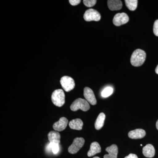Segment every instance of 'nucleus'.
<instances>
[{"label":"nucleus","instance_id":"bb28decb","mask_svg":"<svg viewBox=\"0 0 158 158\" xmlns=\"http://www.w3.org/2000/svg\"><path fill=\"white\" fill-rule=\"evenodd\" d=\"M93 158H100L99 157L96 156V157H94Z\"/></svg>","mask_w":158,"mask_h":158},{"label":"nucleus","instance_id":"f03ea898","mask_svg":"<svg viewBox=\"0 0 158 158\" xmlns=\"http://www.w3.org/2000/svg\"><path fill=\"white\" fill-rule=\"evenodd\" d=\"M52 100L55 106L61 107L65 102V95L64 91L62 89H57L53 92Z\"/></svg>","mask_w":158,"mask_h":158},{"label":"nucleus","instance_id":"ddd939ff","mask_svg":"<svg viewBox=\"0 0 158 158\" xmlns=\"http://www.w3.org/2000/svg\"><path fill=\"white\" fill-rule=\"evenodd\" d=\"M142 152L144 156L148 158H152L155 154V150L152 144H148L143 147Z\"/></svg>","mask_w":158,"mask_h":158},{"label":"nucleus","instance_id":"aec40b11","mask_svg":"<svg viewBox=\"0 0 158 158\" xmlns=\"http://www.w3.org/2000/svg\"><path fill=\"white\" fill-rule=\"evenodd\" d=\"M113 92V88L111 87H107L105 88L102 91L101 95L103 98H107L112 95Z\"/></svg>","mask_w":158,"mask_h":158},{"label":"nucleus","instance_id":"2eb2a0df","mask_svg":"<svg viewBox=\"0 0 158 158\" xmlns=\"http://www.w3.org/2000/svg\"><path fill=\"white\" fill-rule=\"evenodd\" d=\"M48 138L50 143L59 144L61 136L58 132L52 131L49 133Z\"/></svg>","mask_w":158,"mask_h":158},{"label":"nucleus","instance_id":"f257e3e1","mask_svg":"<svg viewBox=\"0 0 158 158\" xmlns=\"http://www.w3.org/2000/svg\"><path fill=\"white\" fill-rule=\"evenodd\" d=\"M146 54L145 52L140 49L134 51L131 58V65L136 67L143 65L146 59Z\"/></svg>","mask_w":158,"mask_h":158},{"label":"nucleus","instance_id":"393cba45","mask_svg":"<svg viewBox=\"0 0 158 158\" xmlns=\"http://www.w3.org/2000/svg\"><path fill=\"white\" fill-rule=\"evenodd\" d=\"M155 71L156 73L158 74V65L157 66L156 68V69Z\"/></svg>","mask_w":158,"mask_h":158},{"label":"nucleus","instance_id":"7ed1b4c3","mask_svg":"<svg viewBox=\"0 0 158 158\" xmlns=\"http://www.w3.org/2000/svg\"><path fill=\"white\" fill-rule=\"evenodd\" d=\"M90 108V105L86 100L81 98L77 99L75 100L70 106L71 110L73 111H76L78 110L82 111H88Z\"/></svg>","mask_w":158,"mask_h":158},{"label":"nucleus","instance_id":"6ab92c4d","mask_svg":"<svg viewBox=\"0 0 158 158\" xmlns=\"http://www.w3.org/2000/svg\"><path fill=\"white\" fill-rule=\"evenodd\" d=\"M47 149L48 151H52L55 154L58 153L59 150V144L56 143H49L47 147Z\"/></svg>","mask_w":158,"mask_h":158},{"label":"nucleus","instance_id":"b1692460","mask_svg":"<svg viewBox=\"0 0 158 158\" xmlns=\"http://www.w3.org/2000/svg\"><path fill=\"white\" fill-rule=\"evenodd\" d=\"M124 158H138V157L136 155L134 154H130Z\"/></svg>","mask_w":158,"mask_h":158},{"label":"nucleus","instance_id":"dca6fc26","mask_svg":"<svg viewBox=\"0 0 158 158\" xmlns=\"http://www.w3.org/2000/svg\"><path fill=\"white\" fill-rule=\"evenodd\" d=\"M69 126L72 129L80 131L83 128V122L81 119L76 118L69 122Z\"/></svg>","mask_w":158,"mask_h":158},{"label":"nucleus","instance_id":"423d86ee","mask_svg":"<svg viewBox=\"0 0 158 158\" xmlns=\"http://www.w3.org/2000/svg\"><path fill=\"white\" fill-rule=\"evenodd\" d=\"M60 84L62 88L66 92L73 90L75 86L74 81L72 78L68 76H64L61 78Z\"/></svg>","mask_w":158,"mask_h":158},{"label":"nucleus","instance_id":"9b49d317","mask_svg":"<svg viewBox=\"0 0 158 158\" xmlns=\"http://www.w3.org/2000/svg\"><path fill=\"white\" fill-rule=\"evenodd\" d=\"M106 151L107 152L108 154L105 155L104 158H117L118 155V149L117 145L113 144L110 147L106 148Z\"/></svg>","mask_w":158,"mask_h":158},{"label":"nucleus","instance_id":"6e6552de","mask_svg":"<svg viewBox=\"0 0 158 158\" xmlns=\"http://www.w3.org/2000/svg\"><path fill=\"white\" fill-rule=\"evenodd\" d=\"M84 95L86 100L89 103L92 105H95L97 100L93 90L88 87H86L84 89Z\"/></svg>","mask_w":158,"mask_h":158},{"label":"nucleus","instance_id":"a878e982","mask_svg":"<svg viewBox=\"0 0 158 158\" xmlns=\"http://www.w3.org/2000/svg\"><path fill=\"white\" fill-rule=\"evenodd\" d=\"M156 127L157 129L158 130V120L156 122Z\"/></svg>","mask_w":158,"mask_h":158},{"label":"nucleus","instance_id":"4be33fe9","mask_svg":"<svg viewBox=\"0 0 158 158\" xmlns=\"http://www.w3.org/2000/svg\"><path fill=\"white\" fill-rule=\"evenodd\" d=\"M153 33L156 36L158 37V19L156 20L154 23Z\"/></svg>","mask_w":158,"mask_h":158},{"label":"nucleus","instance_id":"0eeeda50","mask_svg":"<svg viewBox=\"0 0 158 158\" xmlns=\"http://www.w3.org/2000/svg\"><path fill=\"white\" fill-rule=\"evenodd\" d=\"M129 21V18L126 13H117L114 16L113 19V23L114 25L119 27L127 23Z\"/></svg>","mask_w":158,"mask_h":158},{"label":"nucleus","instance_id":"412c9836","mask_svg":"<svg viewBox=\"0 0 158 158\" xmlns=\"http://www.w3.org/2000/svg\"><path fill=\"white\" fill-rule=\"evenodd\" d=\"M96 0H84L83 3L87 7H92L96 4Z\"/></svg>","mask_w":158,"mask_h":158},{"label":"nucleus","instance_id":"9d476101","mask_svg":"<svg viewBox=\"0 0 158 158\" xmlns=\"http://www.w3.org/2000/svg\"><path fill=\"white\" fill-rule=\"evenodd\" d=\"M146 135L145 131L141 129H137L131 131L128 133V137L134 139H141L144 138Z\"/></svg>","mask_w":158,"mask_h":158},{"label":"nucleus","instance_id":"a211bd4d","mask_svg":"<svg viewBox=\"0 0 158 158\" xmlns=\"http://www.w3.org/2000/svg\"><path fill=\"white\" fill-rule=\"evenodd\" d=\"M126 5L131 11H135L137 9L138 1L137 0H126Z\"/></svg>","mask_w":158,"mask_h":158},{"label":"nucleus","instance_id":"f8f14e48","mask_svg":"<svg viewBox=\"0 0 158 158\" xmlns=\"http://www.w3.org/2000/svg\"><path fill=\"white\" fill-rule=\"evenodd\" d=\"M107 5L109 9L111 11H117L122 9V2L119 0H109Z\"/></svg>","mask_w":158,"mask_h":158},{"label":"nucleus","instance_id":"f3484780","mask_svg":"<svg viewBox=\"0 0 158 158\" xmlns=\"http://www.w3.org/2000/svg\"><path fill=\"white\" fill-rule=\"evenodd\" d=\"M105 118H106V115L104 113H100L97 118L95 124H94V126L96 130H100L103 127L104 124Z\"/></svg>","mask_w":158,"mask_h":158},{"label":"nucleus","instance_id":"4468645a","mask_svg":"<svg viewBox=\"0 0 158 158\" xmlns=\"http://www.w3.org/2000/svg\"><path fill=\"white\" fill-rule=\"evenodd\" d=\"M101 152V148L97 142H93L90 144V148L88 152V156L91 157Z\"/></svg>","mask_w":158,"mask_h":158},{"label":"nucleus","instance_id":"1a4fd4ad","mask_svg":"<svg viewBox=\"0 0 158 158\" xmlns=\"http://www.w3.org/2000/svg\"><path fill=\"white\" fill-rule=\"evenodd\" d=\"M68 123V120L65 117H61L59 121L55 123L53 125V127L55 131H62L66 128Z\"/></svg>","mask_w":158,"mask_h":158},{"label":"nucleus","instance_id":"5701e85b","mask_svg":"<svg viewBox=\"0 0 158 158\" xmlns=\"http://www.w3.org/2000/svg\"><path fill=\"white\" fill-rule=\"evenodd\" d=\"M81 0H69V2L73 6H77L81 3Z\"/></svg>","mask_w":158,"mask_h":158},{"label":"nucleus","instance_id":"39448f33","mask_svg":"<svg viewBox=\"0 0 158 158\" xmlns=\"http://www.w3.org/2000/svg\"><path fill=\"white\" fill-rule=\"evenodd\" d=\"M85 140L82 138H77L74 139L72 144L68 148L69 152L70 154L77 153L85 144Z\"/></svg>","mask_w":158,"mask_h":158},{"label":"nucleus","instance_id":"20e7f679","mask_svg":"<svg viewBox=\"0 0 158 158\" xmlns=\"http://www.w3.org/2000/svg\"><path fill=\"white\" fill-rule=\"evenodd\" d=\"M84 18L87 22L99 21L101 18V16L98 11L94 9H90L85 11Z\"/></svg>","mask_w":158,"mask_h":158}]
</instances>
